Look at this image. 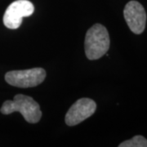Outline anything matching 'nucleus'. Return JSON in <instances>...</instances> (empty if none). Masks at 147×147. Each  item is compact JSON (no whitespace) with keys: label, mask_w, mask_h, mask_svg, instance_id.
I'll list each match as a JSON object with an SVG mask.
<instances>
[{"label":"nucleus","mask_w":147,"mask_h":147,"mask_svg":"<svg viewBox=\"0 0 147 147\" xmlns=\"http://www.w3.org/2000/svg\"><path fill=\"white\" fill-rule=\"evenodd\" d=\"M0 111L3 115L19 112L30 123H36L42 117V111L38 103L30 96L23 94L16 95L13 100L4 101Z\"/></svg>","instance_id":"f257e3e1"},{"label":"nucleus","mask_w":147,"mask_h":147,"mask_svg":"<svg viewBox=\"0 0 147 147\" xmlns=\"http://www.w3.org/2000/svg\"><path fill=\"white\" fill-rule=\"evenodd\" d=\"M110 45V35L104 26L95 24L86 33L84 47L88 59H100L108 52Z\"/></svg>","instance_id":"f03ea898"},{"label":"nucleus","mask_w":147,"mask_h":147,"mask_svg":"<svg viewBox=\"0 0 147 147\" xmlns=\"http://www.w3.org/2000/svg\"><path fill=\"white\" fill-rule=\"evenodd\" d=\"M46 70L42 68H33L23 70H11L5 74L6 82L17 88H32L42 84L46 78Z\"/></svg>","instance_id":"7ed1b4c3"},{"label":"nucleus","mask_w":147,"mask_h":147,"mask_svg":"<svg viewBox=\"0 0 147 147\" xmlns=\"http://www.w3.org/2000/svg\"><path fill=\"white\" fill-rule=\"evenodd\" d=\"M34 7L28 0H16L7 8L3 16V24L7 28L15 30L21 26L24 17L31 16Z\"/></svg>","instance_id":"20e7f679"},{"label":"nucleus","mask_w":147,"mask_h":147,"mask_svg":"<svg viewBox=\"0 0 147 147\" xmlns=\"http://www.w3.org/2000/svg\"><path fill=\"white\" fill-rule=\"evenodd\" d=\"M96 104L90 98H80L75 101L65 115V123L68 126H75L87 119L95 113Z\"/></svg>","instance_id":"39448f33"},{"label":"nucleus","mask_w":147,"mask_h":147,"mask_svg":"<svg viewBox=\"0 0 147 147\" xmlns=\"http://www.w3.org/2000/svg\"><path fill=\"white\" fill-rule=\"evenodd\" d=\"M123 16L132 33L136 34L143 33L146 24V13L139 2L134 0L128 2L124 7Z\"/></svg>","instance_id":"423d86ee"},{"label":"nucleus","mask_w":147,"mask_h":147,"mask_svg":"<svg viewBox=\"0 0 147 147\" xmlns=\"http://www.w3.org/2000/svg\"><path fill=\"white\" fill-rule=\"evenodd\" d=\"M119 147H147V140L141 135L133 137L130 140L123 142L119 145Z\"/></svg>","instance_id":"0eeeda50"}]
</instances>
